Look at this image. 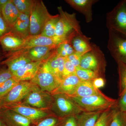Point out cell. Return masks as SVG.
I'll use <instances>...</instances> for the list:
<instances>
[{"mask_svg": "<svg viewBox=\"0 0 126 126\" xmlns=\"http://www.w3.org/2000/svg\"><path fill=\"white\" fill-rule=\"evenodd\" d=\"M106 25L108 30L126 37V0L120 1L107 14Z\"/></svg>", "mask_w": 126, "mask_h": 126, "instance_id": "obj_6", "label": "cell"}, {"mask_svg": "<svg viewBox=\"0 0 126 126\" xmlns=\"http://www.w3.org/2000/svg\"><path fill=\"white\" fill-rule=\"evenodd\" d=\"M75 74L81 81H92L94 79L100 77L94 72L79 67L77 68Z\"/></svg>", "mask_w": 126, "mask_h": 126, "instance_id": "obj_31", "label": "cell"}, {"mask_svg": "<svg viewBox=\"0 0 126 126\" xmlns=\"http://www.w3.org/2000/svg\"><path fill=\"white\" fill-rule=\"evenodd\" d=\"M43 61L31 62L26 64L13 75L19 81H30L35 76Z\"/></svg>", "mask_w": 126, "mask_h": 126, "instance_id": "obj_19", "label": "cell"}, {"mask_svg": "<svg viewBox=\"0 0 126 126\" xmlns=\"http://www.w3.org/2000/svg\"><path fill=\"white\" fill-rule=\"evenodd\" d=\"M125 114H126V113H125Z\"/></svg>", "mask_w": 126, "mask_h": 126, "instance_id": "obj_45", "label": "cell"}, {"mask_svg": "<svg viewBox=\"0 0 126 126\" xmlns=\"http://www.w3.org/2000/svg\"><path fill=\"white\" fill-rule=\"evenodd\" d=\"M109 126H126V116L117 107L113 109Z\"/></svg>", "mask_w": 126, "mask_h": 126, "instance_id": "obj_29", "label": "cell"}, {"mask_svg": "<svg viewBox=\"0 0 126 126\" xmlns=\"http://www.w3.org/2000/svg\"><path fill=\"white\" fill-rule=\"evenodd\" d=\"M71 98L83 112L104 111L117 107L116 99L107 96L102 93L84 97Z\"/></svg>", "mask_w": 126, "mask_h": 126, "instance_id": "obj_2", "label": "cell"}, {"mask_svg": "<svg viewBox=\"0 0 126 126\" xmlns=\"http://www.w3.org/2000/svg\"><path fill=\"white\" fill-rule=\"evenodd\" d=\"M98 89L94 87L92 81H81L71 97H84L102 93Z\"/></svg>", "mask_w": 126, "mask_h": 126, "instance_id": "obj_22", "label": "cell"}, {"mask_svg": "<svg viewBox=\"0 0 126 126\" xmlns=\"http://www.w3.org/2000/svg\"><path fill=\"white\" fill-rule=\"evenodd\" d=\"M119 77V96L126 92V66L118 63Z\"/></svg>", "mask_w": 126, "mask_h": 126, "instance_id": "obj_33", "label": "cell"}, {"mask_svg": "<svg viewBox=\"0 0 126 126\" xmlns=\"http://www.w3.org/2000/svg\"><path fill=\"white\" fill-rule=\"evenodd\" d=\"M65 119L61 118L53 114L32 126H62Z\"/></svg>", "mask_w": 126, "mask_h": 126, "instance_id": "obj_28", "label": "cell"}, {"mask_svg": "<svg viewBox=\"0 0 126 126\" xmlns=\"http://www.w3.org/2000/svg\"><path fill=\"white\" fill-rule=\"evenodd\" d=\"M107 47L117 63L126 66V37L109 30Z\"/></svg>", "mask_w": 126, "mask_h": 126, "instance_id": "obj_9", "label": "cell"}, {"mask_svg": "<svg viewBox=\"0 0 126 126\" xmlns=\"http://www.w3.org/2000/svg\"><path fill=\"white\" fill-rule=\"evenodd\" d=\"M92 47L90 51L82 56L79 67L92 71L103 78L106 66L104 55L99 46L92 44Z\"/></svg>", "mask_w": 126, "mask_h": 126, "instance_id": "obj_3", "label": "cell"}, {"mask_svg": "<svg viewBox=\"0 0 126 126\" xmlns=\"http://www.w3.org/2000/svg\"><path fill=\"white\" fill-rule=\"evenodd\" d=\"M57 46H38L18 51L25 55L32 62L44 61H47L56 52Z\"/></svg>", "mask_w": 126, "mask_h": 126, "instance_id": "obj_12", "label": "cell"}, {"mask_svg": "<svg viewBox=\"0 0 126 126\" xmlns=\"http://www.w3.org/2000/svg\"><path fill=\"white\" fill-rule=\"evenodd\" d=\"M65 2L77 11L84 16L86 22L89 23L93 20V5L98 1L96 0H65Z\"/></svg>", "mask_w": 126, "mask_h": 126, "instance_id": "obj_17", "label": "cell"}, {"mask_svg": "<svg viewBox=\"0 0 126 126\" xmlns=\"http://www.w3.org/2000/svg\"><path fill=\"white\" fill-rule=\"evenodd\" d=\"M12 1L20 13L30 15L35 0H12Z\"/></svg>", "mask_w": 126, "mask_h": 126, "instance_id": "obj_27", "label": "cell"}, {"mask_svg": "<svg viewBox=\"0 0 126 126\" xmlns=\"http://www.w3.org/2000/svg\"><path fill=\"white\" fill-rule=\"evenodd\" d=\"M104 111L82 112L77 116L78 126H94L100 115Z\"/></svg>", "mask_w": 126, "mask_h": 126, "instance_id": "obj_25", "label": "cell"}, {"mask_svg": "<svg viewBox=\"0 0 126 126\" xmlns=\"http://www.w3.org/2000/svg\"><path fill=\"white\" fill-rule=\"evenodd\" d=\"M35 85L30 81H20L6 96L0 99L2 107L20 102Z\"/></svg>", "mask_w": 126, "mask_h": 126, "instance_id": "obj_11", "label": "cell"}, {"mask_svg": "<svg viewBox=\"0 0 126 126\" xmlns=\"http://www.w3.org/2000/svg\"><path fill=\"white\" fill-rule=\"evenodd\" d=\"M53 98L50 111L61 118L77 116L82 112L80 108L70 97L64 94L52 95Z\"/></svg>", "mask_w": 126, "mask_h": 126, "instance_id": "obj_4", "label": "cell"}, {"mask_svg": "<svg viewBox=\"0 0 126 126\" xmlns=\"http://www.w3.org/2000/svg\"><path fill=\"white\" fill-rule=\"evenodd\" d=\"M62 126H78L77 116H72L66 118Z\"/></svg>", "mask_w": 126, "mask_h": 126, "instance_id": "obj_40", "label": "cell"}, {"mask_svg": "<svg viewBox=\"0 0 126 126\" xmlns=\"http://www.w3.org/2000/svg\"><path fill=\"white\" fill-rule=\"evenodd\" d=\"M53 98L49 93L35 86L20 103L45 111H50Z\"/></svg>", "mask_w": 126, "mask_h": 126, "instance_id": "obj_7", "label": "cell"}, {"mask_svg": "<svg viewBox=\"0 0 126 126\" xmlns=\"http://www.w3.org/2000/svg\"><path fill=\"white\" fill-rule=\"evenodd\" d=\"M10 32V29L4 19L1 12H0V40Z\"/></svg>", "mask_w": 126, "mask_h": 126, "instance_id": "obj_36", "label": "cell"}, {"mask_svg": "<svg viewBox=\"0 0 126 126\" xmlns=\"http://www.w3.org/2000/svg\"><path fill=\"white\" fill-rule=\"evenodd\" d=\"M114 108L104 111L100 115L94 126H109Z\"/></svg>", "mask_w": 126, "mask_h": 126, "instance_id": "obj_34", "label": "cell"}, {"mask_svg": "<svg viewBox=\"0 0 126 126\" xmlns=\"http://www.w3.org/2000/svg\"><path fill=\"white\" fill-rule=\"evenodd\" d=\"M1 14L10 29L14 25L19 18L20 13L12 2L9 0L2 8Z\"/></svg>", "mask_w": 126, "mask_h": 126, "instance_id": "obj_24", "label": "cell"}, {"mask_svg": "<svg viewBox=\"0 0 126 126\" xmlns=\"http://www.w3.org/2000/svg\"><path fill=\"white\" fill-rule=\"evenodd\" d=\"M30 81L41 90L50 94L61 82L52 74L45 61H43L35 77Z\"/></svg>", "mask_w": 126, "mask_h": 126, "instance_id": "obj_8", "label": "cell"}, {"mask_svg": "<svg viewBox=\"0 0 126 126\" xmlns=\"http://www.w3.org/2000/svg\"><path fill=\"white\" fill-rule=\"evenodd\" d=\"M2 108L13 110L29 119L33 126L44 118L54 114L50 111L40 110L20 103L4 106Z\"/></svg>", "mask_w": 126, "mask_h": 126, "instance_id": "obj_10", "label": "cell"}, {"mask_svg": "<svg viewBox=\"0 0 126 126\" xmlns=\"http://www.w3.org/2000/svg\"><path fill=\"white\" fill-rule=\"evenodd\" d=\"M7 56L9 58L1 63V64H6L8 69L14 74L26 64L32 62L25 55L19 51L10 52Z\"/></svg>", "mask_w": 126, "mask_h": 126, "instance_id": "obj_15", "label": "cell"}, {"mask_svg": "<svg viewBox=\"0 0 126 126\" xmlns=\"http://www.w3.org/2000/svg\"><path fill=\"white\" fill-rule=\"evenodd\" d=\"M82 55L74 53L68 56L67 59L76 67H79Z\"/></svg>", "mask_w": 126, "mask_h": 126, "instance_id": "obj_38", "label": "cell"}, {"mask_svg": "<svg viewBox=\"0 0 126 126\" xmlns=\"http://www.w3.org/2000/svg\"><path fill=\"white\" fill-rule=\"evenodd\" d=\"M90 38L82 35H76L71 41L75 53L82 56L92 50V44L90 43Z\"/></svg>", "mask_w": 126, "mask_h": 126, "instance_id": "obj_23", "label": "cell"}, {"mask_svg": "<svg viewBox=\"0 0 126 126\" xmlns=\"http://www.w3.org/2000/svg\"><path fill=\"white\" fill-rule=\"evenodd\" d=\"M119 101L118 102V109L122 112L126 113V92L120 96Z\"/></svg>", "mask_w": 126, "mask_h": 126, "instance_id": "obj_39", "label": "cell"}, {"mask_svg": "<svg viewBox=\"0 0 126 126\" xmlns=\"http://www.w3.org/2000/svg\"><path fill=\"white\" fill-rule=\"evenodd\" d=\"M81 82L76 74L72 75L63 79L60 84L50 94H64L70 96Z\"/></svg>", "mask_w": 126, "mask_h": 126, "instance_id": "obj_16", "label": "cell"}, {"mask_svg": "<svg viewBox=\"0 0 126 126\" xmlns=\"http://www.w3.org/2000/svg\"><path fill=\"white\" fill-rule=\"evenodd\" d=\"M0 60H1L0 58Z\"/></svg>", "mask_w": 126, "mask_h": 126, "instance_id": "obj_46", "label": "cell"}, {"mask_svg": "<svg viewBox=\"0 0 126 126\" xmlns=\"http://www.w3.org/2000/svg\"><path fill=\"white\" fill-rule=\"evenodd\" d=\"M77 68L67 59L65 60L63 74V79L72 75L75 74Z\"/></svg>", "mask_w": 126, "mask_h": 126, "instance_id": "obj_35", "label": "cell"}, {"mask_svg": "<svg viewBox=\"0 0 126 126\" xmlns=\"http://www.w3.org/2000/svg\"><path fill=\"white\" fill-rule=\"evenodd\" d=\"M56 52L60 56L65 58L75 53L71 43L67 41H64L57 46Z\"/></svg>", "mask_w": 126, "mask_h": 126, "instance_id": "obj_30", "label": "cell"}, {"mask_svg": "<svg viewBox=\"0 0 126 126\" xmlns=\"http://www.w3.org/2000/svg\"><path fill=\"white\" fill-rule=\"evenodd\" d=\"M52 16L43 0H35L30 17V35L41 34L46 24Z\"/></svg>", "mask_w": 126, "mask_h": 126, "instance_id": "obj_5", "label": "cell"}, {"mask_svg": "<svg viewBox=\"0 0 126 126\" xmlns=\"http://www.w3.org/2000/svg\"><path fill=\"white\" fill-rule=\"evenodd\" d=\"M19 82L14 76L6 81L0 87V99L6 96Z\"/></svg>", "mask_w": 126, "mask_h": 126, "instance_id": "obj_32", "label": "cell"}, {"mask_svg": "<svg viewBox=\"0 0 126 126\" xmlns=\"http://www.w3.org/2000/svg\"><path fill=\"white\" fill-rule=\"evenodd\" d=\"M30 15L20 13L10 32L22 38L26 39L30 35Z\"/></svg>", "mask_w": 126, "mask_h": 126, "instance_id": "obj_20", "label": "cell"}, {"mask_svg": "<svg viewBox=\"0 0 126 126\" xmlns=\"http://www.w3.org/2000/svg\"><path fill=\"white\" fill-rule=\"evenodd\" d=\"M13 77V74L8 68L0 70V87L7 80Z\"/></svg>", "mask_w": 126, "mask_h": 126, "instance_id": "obj_37", "label": "cell"}, {"mask_svg": "<svg viewBox=\"0 0 126 126\" xmlns=\"http://www.w3.org/2000/svg\"><path fill=\"white\" fill-rule=\"evenodd\" d=\"M0 126H7L0 118Z\"/></svg>", "mask_w": 126, "mask_h": 126, "instance_id": "obj_43", "label": "cell"}, {"mask_svg": "<svg viewBox=\"0 0 126 126\" xmlns=\"http://www.w3.org/2000/svg\"><path fill=\"white\" fill-rule=\"evenodd\" d=\"M61 43V41L56 38H49L40 34L30 35L25 39L24 44L18 50L29 49L38 46H57Z\"/></svg>", "mask_w": 126, "mask_h": 126, "instance_id": "obj_14", "label": "cell"}, {"mask_svg": "<svg viewBox=\"0 0 126 126\" xmlns=\"http://www.w3.org/2000/svg\"><path fill=\"white\" fill-rule=\"evenodd\" d=\"M9 0H0V12L2 11V8Z\"/></svg>", "mask_w": 126, "mask_h": 126, "instance_id": "obj_42", "label": "cell"}, {"mask_svg": "<svg viewBox=\"0 0 126 126\" xmlns=\"http://www.w3.org/2000/svg\"><path fill=\"white\" fill-rule=\"evenodd\" d=\"M58 10L60 16L56 24L55 38L61 43L65 41L71 43L76 35L83 34L76 14H70L64 11L61 6L58 7Z\"/></svg>", "mask_w": 126, "mask_h": 126, "instance_id": "obj_1", "label": "cell"}, {"mask_svg": "<svg viewBox=\"0 0 126 126\" xmlns=\"http://www.w3.org/2000/svg\"><path fill=\"white\" fill-rule=\"evenodd\" d=\"M94 86L96 88L99 89L103 87L105 84V81L103 78L98 77L94 79L93 81Z\"/></svg>", "mask_w": 126, "mask_h": 126, "instance_id": "obj_41", "label": "cell"}, {"mask_svg": "<svg viewBox=\"0 0 126 126\" xmlns=\"http://www.w3.org/2000/svg\"><path fill=\"white\" fill-rule=\"evenodd\" d=\"M66 58L57 54L56 52L45 61L53 74L60 81L63 80V74Z\"/></svg>", "mask_w": 126, "mask_h": 126, "instance_id": "obj_21", "label": "cell"}, {"mask_svg": "<svg viewBox=\"0 0 126 126\" xmlns=\"http://www.w3.org/2000/svg\"><path fill=\"white\" fill-rule=\"evenodd\" d=\"M25 40V39L10 32L1 38L0 44L4 51L10 53L19 50L24 44Z\"/></svg>", "mask_w": 126, "mask_h": 126, "instance_id": "obj_18", "label": "cell"}, {"mask_svg": "<svg viewBox=\"0 0 126 126\" xmlns=\"http://www.w3.org/2000/svg\"><path fill=\"white\" fill-rule=\"evenodd\" d=\"M2 108V104H1V102L0 100V111L1 109Z\"/></svg>", "mask_w": 126, "mask_h": 126, "instance_id": "obj_44", "label": "cell"}, {"mask_svg": "<svg viewBox=\"0 0 126 126\" xmlns=\"http://www.w3.org/2000/svg\"><path fill=\"white\" fill-rule=\"evenodd\" d=\"M59 15L52 16L46 23L40 35L49 38H55L56 24L59 18Z\"/></svg>", "mask_w": 126, "mask_h": 126, "instance_id": "obj_26", "label": "cell"}, {"mask_svg": "<svg viewBox=\"0 0 126 126\" xmlns=\"http://www.w3.org/2000/svg\"><path fill=\"white\" fill-rule=\"evenodd\" d=\"M0 118L7 126H32V123L26 118L13 110L2 108Z\"/></svg>", "mask_w": 126, "mask_h": 126, "instance_id": "obj_13", "label": "cell"}]
</instances>
